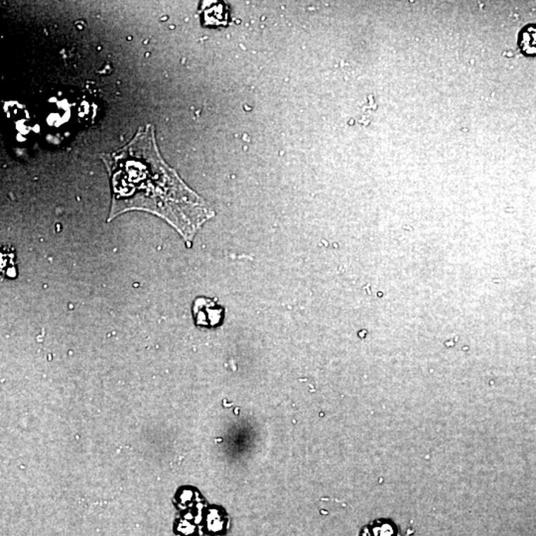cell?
<instances>
[{"label": "cell", "instance_id": "1", "mask_svg": "<svg viewBox=\"0 0 536 536\" xmlns=\"http://www.w3.org/2000/svg\"><path fill=\"white\" fill-rule=\"evenodd\" d=\"M105 161L112 189L109 221L127 211H149L191 244L202 225L215 216L209 204L162 159L151 126L140 129L131 143L105 156Z\"/></svg>", "mask_w": 536, "mask_h": 536}, {"label": "cell", "instance_id": "2", "mask_svg": "<svg viewBox=\"0 0 536 536\" xmlns=\"http://www.w3.org/2000/svg\"><path fill=\"white\" fill-rule=\"evenodd\" d=\"M213 302L205 299H199L195 303L194 312L196 314V322L198 325L216 326L218 324V320L214 318L211 315L223 317L222 310L217 308Z\"/></svg>", "mask_w": 536, "mask_h": 536}, {"label": "cell", "instance_id": "3", "mask_svg": "<svg viewBox=\"0 0 536 536\" xmlns=\"http://www.w3.org/2000/svg\"><path fill=\"white\" fill-rule=\"evenodd\" d=\"M518 46L525 56H536V24H528L521 29L518 35Z\"/></svg>", "mask_w": 536, "mask_h": 536}]
</instances>
